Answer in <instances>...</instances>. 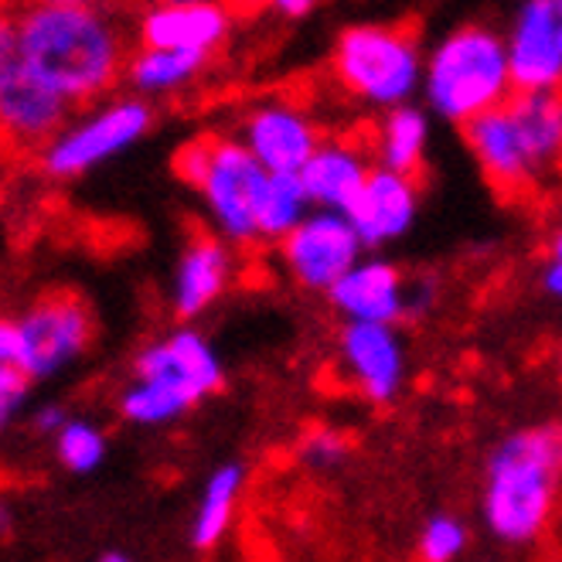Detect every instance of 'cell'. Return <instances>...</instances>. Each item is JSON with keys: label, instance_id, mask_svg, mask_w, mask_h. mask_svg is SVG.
I'll use <instances>...</instances> for the list:
<instances>
[{"label": "cell", "instance_id": "14", "mask_svg": "<svg viewBox=\"0 0 562 562\" xmlns=\"http://www.w3.org/2000/svg\"><path fill=\"white\" fill-rule=\"evenodd\" d=\"M460 130H464V144L474 154L481 175L487 178V184L494 191L518 194V191L542 181L532 157L525 150V140L512 120L508 103H498V106L477 113Z\"/></svg>", "mask_w": 562, "mask_h": 562}, {"label": "cell", "instance_id": "11", "mask_svg": "<svg viewBox=\"0 0 562 562\" xmlns=\"http://www.w3.org/2000/svg\"><path fill=\"white\" fill-rule=\"evenodd\" d=\"M72 113V103L42 82L27 65H0V137L21 150H42Z\"/></svg>", "mask_w": 562, "mask_h": 562}, {"label": "cell", "instance_id": "21", "mask_svg": "<svg viewBox=\"0 0 562 562\" xmlns=\"http://www.w3.org/2000/svg\"><path fill=\"white\" fill-rule=\"evenodd\" d=\"M209 58L212 55H202V52L140 45L134 55L126 58L123 79L137 95H168V92L191 86L198 76H202Z\"/></svg>", "mask_w": 562, "mask_h": 562}, {"label": "cell", "instance_id": "5", "mask_svg": "<svg viewBox=\"0 0 562 562\" xmlns=\"http://www.w3.org/2000/svg\"><path fill=\"white\" fill-rule=\"evenodd\" d=\"M175 175L198 191L215 233L233 246L259 243V205L270 171L239 137H194L175 154Z\"/></svg>", "mask_w": 562, "mask_h": 562}, {"label": "cell", "instance_id": "41", "mask_svg": "<svg viewBox=\"0 0 562 562\" xmlns=\"http://www.w3.org/2000/svg\"><path fill=\"white\" fill-rule=\"evenodd\" d=\"M559 8H562V0H559Z\"/></svg>", "mask_w": 562, "mask_h": 562}, {"label": "cell", "instance_id": "22", "mask_svg": "<svg viewBox=\"0 0 562 562\" xmlns=\"http://www.w3.org/2000/svg\"><path fill=\"white\" fill-rule=\"evenodd\" d=\"M426 147H429V116L426 110L403 103V106H392L385 110L379 130H375V164L392 171H403V175H416L426 160Z\"/></svg>", "mask_w": 562, "mask_h": 562}, {"label": "cell", "instance_id": "18", "mask_svg": "<svg viewBox=\"0 0 562 562\" xmlns=\"http://www.w3.org/2000/svg\"><path fill=\"white\" fill-rule=\"evenodd\" d=\"M218 233H198L181 249L171 280V311L178 321H194L218 304V296L233 283V252Z\"/></svg>", "mask_w": 562, "mask_h": 562}, {"label": "cell", "instance_id": "6", "mask_svg": "<svg viewBox=\"0 0 562 562\" xmlns=\"http://www.w3.org/2000/svg\"><path fill=\"white\" fill-rule=\"evenodd\" d=\"M330 72L361 106L392 110L423 89L426 55L403 24H351L330 52Z\"/></svg>", "mask_w": 562, "mask_h": 562}, {"label": "cell", "instance_id": "2", "mask_svg": "<svg viewBox=\"0 0 562 562\" xmlns=\"http://www.w3.org/2000/svg\"><path fill=\"white\" fill-rule=\"evenodd\" d=\"M562 498V423L508 434L487 453L481 521L502 546L521 549L546 536Z\"/></svg>", "mask_w": 562, "mask_h": 562}, {"label": "cell", "instance_id": "17", "mask_svg": "<svg viewBox=\"0 0 562 562\" xmlns=\"http://www.w3.org/2000/svg\"><path fill=\"white\" fill-rule=\"evenodd\" d=\"M228 31H233V14L222 0H194V4H150L137 21L140 45L154 48H184L215 55Z\"/></svg>", "mask_w": 562, "mask_h": 562}, {"label": "cell", "instance_id": "15", "mask_svg": "<svg viewBox=\"0 0 562 562\" xmlns=\"http://www.w3.org/2000/svg\"><path fill=\"white\" fill-rule=\"evenodd\" d=\"M419 215V178L403 175L375 164L366 188L348 209V218L355 222L366 249H382L395 239H403L416 225Z\"/></svg>", "mask_w": 562, "mask_h": 562}, {"label": "cell", "instance_id": "9", "mask_svg": "<svg viewBox=\"0 0 562 562\" xmlns=\"http://www.w3.org/2000/svg\"><path fill=\"white\" fill-rule=\"evenodd\" d=\"M277 252H280V267L296 286L327 293L366 256V243H361L348 212L311 209L277 243Z\"/></svg>", "mask_w": 562, "mask_h": 562}, {"label": "cell", "instance_id": "20", "mask_svg": "<svg viewBox=\"0 0 562 562\" xmlns=\"http://www.w3.org/2000/svg\"><path fill=\"white\" fill-rule=\"evenodd\" d=\"M505 103L539 178L562 171V89H515Z\"/></svg>", "mask_w": 562, "mask_h": 562}, {"label": "cell", "instance_id": "24", "mask_svg": "<svg viewBox=\"0 0 562 562\" xmlns=\"http://www.w3.org/2000/svg\"><path fill=\"white\" fill-rule=\"evenodd\" d=\"M314 209L301 175H273L259 205V243H280Z\"/></svg>", "mask_w": 562, "mask_h": 562}, {"label": "cell", "instance_id": "39", "mask_svg": "<svg viewBox=\"0 0 562 562\" xmlns=\"http://www.w3.org/2000/svg\"><path fill=\"white\" fill-rule=\"evenodd\" d=\"M150 4H194V0H150Z\"/></svg>", "mask_w": 562, "mask_h": 562}, {"label": "cell", "instance_id": "4", "mask_svg": "<svg viewBox=\"0 0 562 562\" xmlns=\"http://www.w3.org/2000/svg\"><path fill=\"white\" fill-rule=\"evenodd\" d=\"M426 103L440 120L464 126L515 92L508 42L491 24H460L429 48L423 72Z\"/></svg>", "mask_w": 562, "mask_h": 562}, {"label": "cell", "instance_id": "26", "mask_svg": "<svg viewBox=\"0 0 562 562\" xmlns=\"http://www.w3.org/2000/svg\"><path fill=\"white\" fill-rule=\"evenodd\" d=\"M468 542H471V532H468V525L460 521L457 515H429L419 528V559L426 562H453L468 552Z\"/></svg>", "mask_w": 562, "mask_h": 562}, {"label": "cell", "instance_id": "31", "mask_svg": "<svg viewBox=\"0 0 562 562\" xmlns=\"http://www.w3.org/2000/svg\"><path fill=\"white\" fill-rule=\"evenodd\" d=\"M437 293H434V283L429 280H409L406 283V321H423L434 307Z\"/></svg>", "mask_w": 562, "mask_h": 562}, {"label": "cell", "instance_id": "28", "mask_svg": "<svg viewBox=\"0 0 562 562\" xmlns=\"http://www.w3.org/2000/svg\"><path fill=\"white\" fill-rule=\"evenodd\" d=\"M31 379L21 366H4L0 361V434L21 416V409L27 406L31 395Z\"/></svg>", "mask_w": 562, "mask_h": 562}, {"label": "cell", "instance_id": "36", "mask_svg": "<svg viewBox=\"0 0 562 562\" xmlns=\"http://www.w3.org/2000/svg\"><path fill=\"white\" fill-rule=\"evenodd\" d=\"M11 528H14V512L4 498H0V539H8Z\"/></svg>", "mask_w": 562, "mask_h": 562}, {"label": "cell", "instance_id": "12", "mask_svg": "<svg viewBox=\"0 0 562 562\" xmlns=\"http://www.w3.org/2000/svg\"><path fill=\"white\" fill-rule=\"evenodd\" d=\"M505 42L515 89H562L559 0H521L512 14Z\"/></svg>", "mask_w": 562, "mask_h": 562}, {"label": "cell", "instance_id": "32", "mask_svg": "<svg viewBox=\"0 0 562 562\" xmlns=\"http://www.w3.org/2000/svg\"><path fill=\"white\" fill-rule=\"evenodd\" d=\"M65 409L58 406V403H45V406H38L35 413H31V429H35L38 437H55L58 429L65 426Z\"/></svg>", "mask_w": 562, "mask_h": 562}, {"label": "cell", "instance_id": "1", "mask_svg": "<svg viewBox=\"0 0 562 562\" xmlns=\"http://www.w3.org/2000/svg\"><path fill=\"white\" fill-rule=\"evenodd\" d=\"M21 61L72 106L106 99L126 72V35L106 8L45 4L18 11Z\"/></svg>", "mask_w": 562, "mask_h": 562}, {"label": "cell", "instance_id": "29", "mask_svg": "<svg viewBox=\"0 0 562 562\" xmlns=\"http://www.w3.org/2000/svg\"><path fill=\"white\" fill-rule=\"evenodd\" d=\"M542 290L555 301H562V225L555 228V236L549 239V259L542 267Z\"/></svg>", "mask_w": 562, "mask_h": 562}, {"label": "cell", "instance_id": "23", "mask_svg": "<svg viewBox=\"0 0 562 562\" xmlns=\"http://www.w3.org/2000/svg\"><path fill=\"white\" fill-rule=\"evenodd\" d=\"M243 487H246V468L239 460H228V464L209 474L202 502H198V512L191 521V546L198 552H212L228 536Z\"/></svg>", "mask_w": 562, "mask_h": 562}, {"label": "cell", "instance_id": "40", "mask_svg": "<svg viewBox=\"0 0 562 562\" xmlns=\"http://www.w3.org/2000/svg\"><path fill=\"white\" fill-rule=\"evenodd\" d=\"M4 4H8V0H0V8H4Z\"/></svg>", "mask_w": 562, "mask_h": 562}, {"label": "cell", "instance_id": "33", "mask_svg": "<svg viewBox=\"0 0 562 562\" xmlns=\"http://www.w3.org/2000/svg\"><path fill=\"white\" fill-rule=\"evenodd\" d=\"M18 55V14L0 8V65H8Z\"/></svg>", "mask_w": 562, "mask_h": 562}, {"label": "cell", "instance_id": "7", "mask_svg": "<svg viewBox=\"0 0 562 562\" xmlns=\"http://www.w3.org/2000/svg\"><path fill=\"white\" fill-rule=\"evenodd\" d=\"M154 126V106L147 95L95 99L82 113L65 120L58 134L38 150L42 171L55 181H76L103 164L137 147Z\"/></svg>", "mask_w": 562, "mask_h": 562}, {"label": "cell", "instance_id": "38", "mask_svg": "<svg viewBox=\"0 0 562 562\" xmlns=\"http://www.w3.org/2000/svg\"><path fill=\"white\" fill-rule=\"evenodd\" d=\"M99 559H103V562H126L130 555H126V552H103Z\"/></svg>", "mask_w": 562, "mask_h": 562}, {"label": "cell", "instance_id": "3", "mask_svg": "<svg viewBox=\"0 0 562 562\" xmlns=\"http://www.w3.org/2000/svg\"><path fill=\"white\" fill-rule=\"evenodd\" d=\"M225 385L212 341L188 324L175 327L134 358V382L120 392V416L134 426H168Z\"/></svg>", "mask_w": 562, "mask_h": 562}, {"label": "cell", "instance_id": "13", "mask_svg": "<svg viewBox=\"0 0 562 562\" xmlns=\"http://www.w3.org/2000/svg\"><path fill=\"white\" fill-rule=\"evenodd\" d=\"M236 137L273 175H301V168L324 140L317 123L301 106L283 103V99H267V103L249 106L239 120Z\"/></svg>", "mask_w": 562, "mask_h": 562}, {"label": "cell", "instance_id": "27", "mask_svg": "<svg viewBox=\"0 0 562 562\" xmlns=\"http://www.w3.org/2000/svg\"><path fill=\"white\" fill-rule=\"evenodd\" d=\"M301 464L311 468V471H330V468H338L341 460L348 457V437L338 434V429H330V426H317L311 429V434L301 440Z\"/></svg>", "mask_w": 562, "mask_h": 562}, {"label": "cell", "instance_id": "16", "mask_svg": "<svg viewBox=\"0 0 562 562\" xmlns=\"http://www.w3.org/2000/svg\"><path fill=\"white\" fill-rule=\"evenodd\" d=\"M406 277L382 256H361L355 267L327 290V301L345 321H406Z\"/></svg>", "mask_w": 562, "mask_h": 562}, {"label": "cell", "instance_id": "8", "mask_svg": "<svg viewBox=\"0 0 562 562\" xmlns=\"http://www.w3.org/2000/svg\"><path fill=\"white\" fill-rule=\"evenodd\" d=\"M95 335V321L89 304L72 290H52L38 296L21 314V361L18 366L35 379H55L89 351Z\"/></svg>", "mask_w": 562, "mask_h": 562}, {"label": "cell", "instance_id": "19", "mask_svg": "<svg viewBox=\"0 0 562 562\" xmlns=\"http://www.w3.org/2000/svg\"><path fill=\"white\" fill-rule=\"evenodd\" d=\"M375 168V154L345 137H324L311 160L301 168V181L311 194L314 209L348 212L358 191L366 188Z\"/></svg>", "mask_w": 562, "mask_h": 562}, {"label": "cell", "instance_id": "37", "mask_svg": "<svg viewBox=\"0 0 562 562\" xmlns=\"http://www.w3.org/2000/svg\"><path fill=\"white\" fill-rule=\"evenodd\" d=\"M45 4H89V8H106L110 0H45Z\"/></svg>", "mask_w": 562, "mask_h": 562}, {"label": "cell", "instance_id": "25", "mask_svg": "<svg viewBox=\"0 0 562 562\" xmlns=\"http://www.w3.org/2000/svg\"><path fill=\"white\" fill-rule=\"evenodd\" d=\"M52 440L61 468L72 474H92L106 460V434L89 419H65Z\"/></svg>", "mask_w": 562, "mask_h": 562}, {"label": "cell", "instance_id": "35", "mask_svg": "<svg viewBox=\"0 0 562 562\" xmlns=\"http://www.w3.org/2000/svg\"><path fill=\"white\" fill-rule=\"evenodd\" d=\"M233 18H256L262 11H270V0H222Z\"/></svg>", "mask_w": 562, "mask_h": 562}, {"label": "cell", "instance_id": "10", "mask_svg": "<svg viewBox=\"0 0 562 562\" xmlns=\"http://www.w3.org/2000/svg\"><path fill=\"white\" fill-rule=\"evenodd\" d=\"M338 366L348 385L375 406L400 400L406 385V345L395 324L345 321L338 335Z\"/></svg>", "mask_w": 562, "mask_h": 562}, {"label": "cell", "instance_id": "34", "mask_svg": "<svg viewBox=\"0 0 562 562\" xmlns=\"http://www.w3.org/2000/svg\"><path fill=\"white\" fill-rule=\"evenodd\" d=\"M321 8V0H270V11L283 21H304Z\"/></svg>", "mask_w": 562, "mask_h": 562}, {"label": "cell", "instance_id": "30", "mask_svg": "<svg viewBox=\"0 0 562 562\" xmlns=\"http://www.w3.org/2000/svg\"><path fill=\"white\" fill-rule=\"evenodd\" d=\"M21 348H24L21 317L0 314V361H4V366H18V361H21Z\"/></svg>", "mask_w": 562, "mask_h": 562}]
</instances>
